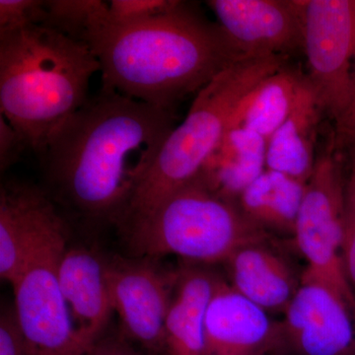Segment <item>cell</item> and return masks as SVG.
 Segmentation results:
<instances>
[{
    "mask_svg": "<svg viewBox=\"0 0 355 355\" xmlns=\"http://www.w3.org/2000/svg\"><path fill=\"white\" fill-rule=\"evenodd\" d=\"M175 121V111L102 85L42 154L46 193L84 221L120 225Z\"/></svg>",
    "mask_w": 355,
    "mask_h": 355,
    "instance_id": "cell-1",
    "label": "cell"
},
{
    "mask_svg": "<svg viewBox=\"0 0 355 355\" xmlns=\"http://www.w3.org/2000/svg\"><path fill=\"white\" fill-rule=\"evenodd\" d=\"M88 46L99 60L103 86L170 111L246 58L218 23L184 1L144 22H107Z\"/></svg>",
    "mask_w": 355,
    "mask_h": 355,
    "instance_id": "cell-2",
    "label": "cell"
},
{
    "mask_svg": "<svg viewBox=\"0 0 355 355\" xmlns=\"http://www.w3.org/2000/svg\"><path fill=\"white\" fill-rule=\"evenodd\" d=\"M101 71L86 44L46 26L0 34V114L42 156L53 135L87 102Z\"/></svg>",
    "mask_w": 355,
    "mask_h": 355,
    "instance_id": "cell-3",
    "label": "cell"
},
{
    "mask_svg": "<svg viewBox=\"0 0 355 355\" xmlns=\"http://www.w3.org/2000/svg\"><path fill=\"white\" fill-rule=\"evenodd\" d=\"M120 227L132 256L174 254L198 265L225 263L240 248L270 239L237 202L210 190L198 177Z\"/></svg>",
    "mask_w": 355,
    "mask_h": 355,
    "instance_id": "cell-4",
    "label": "cell"
},
{
    "mask_svg": "<svg viewBox=\"0 0 355 355\" xmlns=\"http://www.w3.org/2000/svg\"><path fill=\"white\" fill-rule=\"evenodd\" d=\"M286 60L243 58L205 86L196 95L184 120L168 135L135 191L121 225L146 214L198 177L230 128L240 103L265 77L284 67Z\"/></svg>",
    "mask_w": 355,
    "mask_h": 355,
    "instance_id": "cell-5",
    "label": "cell"
},
{
    "mask_svg": "<svg viewBox=\"0 0 355 355\" xmlns=\"http://www.w3.org/2000/svg\"><path fill=\"white\" fill-rule=\"evenodd\" d=\"M336 137L319 151L306 184L294 241L307 261L305 270L336 287L355 311V296L343 263L347 171Z\"/></svg>",
    "mask_w": 355,
    "mask_h": 355,
    "instance_id": "cell-6",
    "label": "cell"
},
{
    "mask_svg": "<svg viewBox=\"0 0 355 355\" xmlns=\"http://www.w3.org/2000/svg\"><path fill=\"white\" fill-rule=\"evenodd\" d=\"M308 83L324 114L343 125L354 90L355 0H301Z\"/></svg>",
    "mask_w": 355,
    "mask_h": 355,
    "instance_id": "cell-7",
    "label": "cell"
},
{
    "mask_svg": "<svg viewBox=\"0 0 355 355\" xmlns=\"http://www.w3.org/2000/svg\"><path fill=\"white\" fill-rule=\"evenodd\" d=\"M158 259L105 258V275L121 331L149 355H166L165 320L178 277Z\"/></svg>",
    "mask_w": 355,
    "mask_h": 355,
    "instance_id": "cell-8",
    "label": "cell"
},
{
    "mask_svg": "<svg viewBox=\"0 0 355 355\" xmlns=\"http://www.w3.org/2000/svg\"><path fill=\"white\" fill-rule=\"evenodd\" d=\"M67 246L51 248L27 266L13 284L18 326L28 355H86L58 279V263Z\"/></svg>",
    "mask_w": 355,
    "mask_h": 355,
    "instance_id": "cell-9",
    "label": "cell"
},
{
    "mask_svg": "<svg viewBox=\"0 0 355 355\" xmlns=\"http://www.w3.org/2000/svg\"><path fill=\"white\" fill-rule=\"evenodd\" d=\"M279 352L355 355V311L336 287L305 270L279 322Z\"/></svg>",
    "mask_w": 355,
    "mask_h": 355,
    "instance_id": "cell-10",
    "label": "cell"
},
{
    "mask_svg": "<svg viewBox=\"0 0 355 355\" xmlns=\"http://www.w3.org/2000/svg\"><path fill=\"white\" fill-rule=\"evenodd\" d=\"M67 221L44 189L8 181L0 190V277L13 286L30 261L64 246Z\"/></svg>",
    "mask_w": 355,
    "mask_h": 355,
    "instance_id": "cell-11",
    "label": "cell"
},
{
    "mask_svg": "<svg viewBox=\"0 0 355 355\" xmlns=\"http://www.w3.org/2000/svg\"><path fill=\"white\" fill-rule=\"evenodd\" d=\"M217 23L245 57L303 51L301 0H211Z\"/></svg>",
    "mask_w": 355,
    "mask_h": 355,
    "instance_id": "cell-12",
    "label": "cell"
},
{
    "mask_svg": "<svg viewBox=\"0 0 355 355\" xmlns=\"http://www.w3.org/2000/svg\"><path fill=\"white\" fill-rule=\"evenodd\" d=\"M279 322L219 277L205 324V355L279 354Z\"/></svg>",
    "mask_w": 355,
    "mask_h": 355,
    "instance_id": "cell-13",
    "label": "cell"
},
{
    "mask_svg": "<svg viewBox=\"0 0 355 355\" xmlns=\"http://www.w3.org/2000/svg\"><path fill=\"white\" fill-rule=\"evenodd\" d=\"M58 279L74 326L91 349L114 313L105 258L86 248H67L58 261Z\"/></svg>",
    "mask_w": 355,
    "mask_h": 355,
    "instance_id": "cell-14",
    "label": "cell"
},
{
    "mask_svg": "<svg viewBox=\"0 0 355 355\" xmlns=\"http://www.w3.org/2000/svg\"><path fill=\"white\" fill-rule=\"evenodd\" d=\"M268 241L240 248L228 259V282L268 314H284L298 291L301 275H296L291 263L268 246Z\"/></svg>",
    "mask_w": 355,
    "mask_h": 355,
    "instance_id": "cell-15",
    "label": "cell"
},
{
    "mask_svg": "<svg viewBox=\"0 0 355 355\" xmlns=\"http://www.w3.org/2000/svg\"><path fill=\"white\" fill-rule=\"evenodd\" d=\"M178 277L165 320L166 355H205V324L219 277L187 263Z\"/></svg>",
    "mask_w": 355,
    "mask_h": 355,
    "instance_id": "cell-16",
    "label": "cell"
},
{
    "mask_svg": "<svg viewBox=\"0 0 355 355\" xmlns=\"http://www.w3.org/2000/svg\"><path fill=\"white\" fill-rule=\"evenodd\" d=\"M324 112L307 77L291 116L268 141L266 168L307 183L316 164Z\"/></svg>",
    "mask_w": 355,
    "mask_h": 355,
    "instance_id": "cell-17",
    "label": "cell"
},
{
    "mask_svg": "<svg viewBox=\"0 0 355 355\" xmlns=\"http://www.w3.org/2000/svg\"><path fill=\"white\" fill-rule=\"evenodd\" d=\"M268 141L242 127L228 128L198 178L221 197L237 202L266 169Z\"/></svg>",
    "mask_w": 355,
    "mask_h": 355,
    "instance_id": "cell-18",
    "label": "cell"
},
{
    "mask_svg": "<svg viewBox=\"0 0 355 355\" xmlns=\"http://www.w3.org/2000/svg\"><path fill=\"white\" fill-rule=\"evenodd\" d=\"M305 80L304 72L287 64L272 72L240 103L230 128H247L268 141L291 116Z\"/></svg>",
    "mask_w": 355,
    "mask_h": 355,
    "instance_id": "cell-19",
    "label": "cell"
},
{
    "mask_svg": "<svg viewBox=\"0 0 355 355\" xmlns=\"http://www.w3.org/2000/svg\"><path fill=\"white\" fill-rule=\"evenodd\" d=\"M306 184L266 168L243 191L237 202L245 216L268 234L293 237Z\"/></svg>",
    "mask_w": 355,
    "mask_h": 355,
    "instance_id": "cell-20",
    "label": "cell"
},
{
    "mask_svg": "<svg viewBox=\"0 0 355 355\" xmlns=\"http://www.w3.org/2000/svg\"><path fill=\"white\" fill-rule=\"evenodd\" d=\"M44 25L88 46L109 19L108 2L102 0H46Z\"/></svg>",
    "mask_w": 355,
    "mask_h": 355,
    "instance_id": "cell-21",
    "label": "cell"
},
{
    "mask_svg": "<svg viewBox=\"0 0 355 355\" xmlns=\"http://www.w3.org/2000/svg\"><path fill=\"white\" fill-rule=\"evenodd\" d=\"M349 141V160L345 181L343 263L347 282L355 296V140Z\"/></svg>",
    "mask_w": 355,
    "mask_h": 355,
    "instance_id": "cell-22",
    "label": "cell"
},
{
    "mask_svg": "<svg viewBox=\"0 0 355 355\" xmlns=\"http://www.w3.org/2000/svg\"><path fill=\"white\" fill-rule=\"evenodd\" d=\"M179 0H112L109 20L112 25L125 26L144 22L171 11Z\"/></svg>",
    "mask_w": 355,
    "mask_h": 355,
    "instance_id": "cell-23",
    "label": "cell"
},
{
    "mask_svg": "<svg viewBox=\"0 0 355 355\" xmlns=\"http://www.w3.org/2000/svg\"><path fill=\"white\" fill-rule=\"evenodd\" d=\"M46 0H0V34L44 25Z\"/></svg>",
    "mask_w": 355,
    "mask_h": 355,
    "instance_id": "cell-24",
    "label": "cell"
},
{
    "mask_svg": "<svg viewBox=\"0 0 355 355\" xmlns=\"http://www.w3.org/2000/svg\"><path fill=\"white\" fill-rule=\"evenodd\" d=\"M29 149L23 139L11 123L0 114V170L7 171L11 166L20 160L25 150Z\"/></svg>",
    "mask_w": 355,
    "mask_h": 355,
    "instance_id": "cell-25",
    "label": "cell"
},
{
    "mask_svg": "<svg viewBox=\"0 0 355 355\" xmlns=\"http://www.w3.org/2000/svg\"><path fill=\"white\" fill-rule=\"evenodd\" d=\"M0 355H28L14 309L2 311L0 317Z\"/></svg>",
    "mask_w": 355,
    "mask_h": 355,
    "instance_id": "cell-26",
    "label": "cell"
},
{
    "mask_svg": "<svg viewBox=\"0 0 355 355\" xmlns=\"http://www.w3.org/2000/svg\"><path fill=\"white\" fill-rule=\"evenodd\" d=\"M86 355H140L133 343L121 334H107L99 338L88 350Z\"/></svg>",
    "mask_w": 355,
    "mask_h": 355,
    "instance_id": "cell-27",
    "label": "cell"
},
{
    "mask_svg": "<svg viewBox=\"0 0 355 355\" xmlns=\"http://www.w3.org/2000/svg\"><path fill=\"white\" fill-rule=\"evenodd\" d=\"M352 133H355V69L352 103H350L349 112H347L343 125L336 130V135H338L336 137H338V139L340 141L342 139H347Z\"/></svg>",
    "mask_w": 355,
    "mask_h": 355,
    "instance_id": "cell-28",
    "label": "cell"
},
{
    "mask_svg": "<svg viewBox=\"0 0 355 355\" xmlns=\"http://www.w3.org/2000/svg\"><path fill=\"white\" fill-rule=\"evenodd\" d=\"M349 140H355V133H352V135H349Z\"/></svg>",
    "mask_w": 355,
    "mask_h": 355,
    "instance_id": "cell-29",
    "label": "cell"
}]
</instances>
